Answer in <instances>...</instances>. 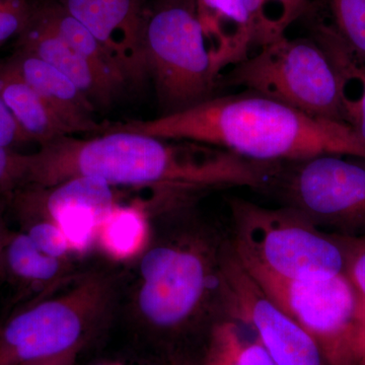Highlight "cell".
Wrapping results in <instances>:
<instances>
[{
  "mask_svg": "<svg viewBox=\"0 0 365 365\" xmlns=\"http://www.w3.org/2000/svg\"><path fill=\"white\" fill-rule=\"evenodd\" d=\"M266 163L230 151L123 130H105L91 139L59 137L26 155L25 186L49 189L86 177L114 186L158 187L177 191L249 187L261 188Z\"/></svg>",
  "mask_w": 365,
  "mask_h": 365,
  "instance_id": "6da1fadb",
  "label": "cell"
},
{
  "mask_svg": "<svg viewBox=\"0 0 365 365\" xmlns=\"http://www.w3.org/2000/svg\"><path fill=\"white\" fill-rule=\"evenodd\" d=\"M107 130L203 144L257 163H292L331 153L365 158L364 141L348 125L309 116L249 91Z\"/></svg>",
  "mask_w": 365,
  "mask_h": 365,
  "instance_id": "7a4b0ae2",
  "label": "cell"
},
{
  "mask_svg": "<svg viewBox=\"0 0 365 365\" xmlns=\"http://www.w3.org/2000/svg\"><path fill=\"white\" fill-rule=\"evenodd\" d=\"M230 237L216 230H190L160 240L139 265L136 306L157 330L175 332L204 314L227 317L222 259Z\"/></svg>",
  "mask_w": 365,
  "mask_h": 365,
  "instance_id": "3957f363",
  "label": "cell"
},
{
  "mask_svg": "<svg viewBox=\"0 0 365 365\" xmlns=\"http://www.w3.org/2000/svg\"><path fill=\"white\" fill-rule=\"evenodd\" d=\"M230 244L247 270L285 280L345 273L341 235L317 227L294 209L267 208L245 199L230 201Z\"/></svg>",
  "mask_w": 365,
  "mask_h": 365,
  "instance_id": "277c9868",
  "label": "cell"
},
{
  "mask_svg": "<svg viewBox=\"0 0 365 365\" xmlns=\"http://www.w3.org/2000/svg\"><path fill=\"white\" fill-rule=\"evenodd\" d=\"M112 288L105 276H81L14 314L0 328V365L74 362L104 317Z\"/></svg>",
  "mask_w": 365,
  "mask_h": 365,
  "instance_id": "5b68a950",
  "label": "cell"
},
{
  "mask_svg": "<svg viewBox=\"0 0 365 365\" xmlns=\"http://www.w3.org/2000/svg\"><path fill=\"white\" fill-rule=\"evenodd\" d=\"M143 48L165 114L211 98L218 78L197 16L195 0H155L145 6Z\"/></svg>",
  "mask_w": 365,
  "mask_h": 365,
  "instance_id": "8992f818",
  "label": "cell"
},
{
  "mask_svg": "<svg viewBox=\"0 0 365 365\" xmlns=\"http://www.w3.org/2000/svg\"><path fill=\"white\" fill-rule=\"evenodd\" d=\"M223 81L309 116L345 124L339 79L325 50L314 38L284 36L261 46L256 54L232 67Z\"/></svg>",
  "mask_w": 365,
  "mask_h": 365,
  "instance_id": "52a82bcc",
  "label": "cell"
},
{
  "mask_svg": "<svg viewBox=\"0 0 365 365\" xmlns=\"http://www.w3.org/2000/svg\"><path fill=\"white\" fill-rule=\"evenodd\" d=\"M247 271L313 337L329 365L361 364L365 300L345 273L311 280H285Z\"/></svg>",
  "mask_w": 365,
  "mask_h": 365,
  "instance_id": "ba28073f",
  "label": "cell"
},
{
  "mask_svg": "<svg viewBox=\"0 0 365 365\" xmlns=\"http://www.w3.org/2000/svg\"><path fill=\"white\" fill-rule=\"evenodd\" d=\"M284 163L271 182L285 206L329 234L365 237V158L331 153Z\"/></svg>",
  "mask_w": 365,
  "mask_h": 365,
  "instance_id": "9c48e42d",
  "label": "cell"
},
{
  "mask_svg": "<svg viewBox=\"0 0 365 365\" xmlns=\"http://www.w3.org/2000/svg\"><path fill=\"white\" fill-rule=\"evenodd\" d=\"M227 317L241 322L276 365H329L316 341L265 294L228 242L222 259Z\"/></svg>",
  "mask_w": 365,
  "mask_h": 365,
  "instance_id": "30bf717a",
  "label": "cell"
},
{
  "mask_svg": "<svg viewBox=\"0 0 365 365\" xmlns=\"http://www.w3.org/2000/svg\"><path fill=\"white\" fill-rule=\"evenodd\" d=\"M19 210H42L56 223L74 251H83L116 207L112 187L93 178L79 177L49 189L21 187L14 192Z\"/></svg>",
  "mask_w": 365,
  "mask_h": 365,
  "instance_id": "8fae6325",
  "label": "cell"
},
{
  "mask_svg": "<svg viewBox=\"0 0 365 365\" xmlns=\"http://www.w3.org/2000/svg\"><path fill=\"white\" fill-rule=\"evenodd\" d=\"M105 48L127 85L148 76L143 48L146 0H59Z\"/></svg>",
  "mask_w": 365,
  "mask_h": 365,
  "instance_id": "7c38bea8",
  "label": "cell"
},
{
  "mask_svg": "<svg viewBox=\"0 0 365 365\" xmlns=\"http://www.w3.org/2000/svg\"><path fill=\"white\" fill-rule=\"evenodd\" d=\"M16 49L44 60L71 79L93 106L112 104L122 88L105 78L93 66L53 32L31 6L25 28L16 38Z\"/></svg>",
  "mask_w": 365,
  "mask_h": 365,
  "instance_id": "4fadbf2b",
  "label": "cell"
},
{
  "mask_svg": "<svg viewBox=\"0 0 365 365\" xmlns=\"http://www.w3.org/2000/svg\"><path fill=\"white\" fill-rule=\"evenodd\" d=\"M6 60L39 93L71 134L104 130V127L93 119L95 106L61 72L23 50L16 49Z\"/></svg>",
  "mask_w": 365,
  "mask_h": 365,
  "instance_id": "5bb4252c",
  "label": "cell"
},
{
  "mask_svg": "<svg viewBox=\"0 0 365 365\" xmlns=\"http://www.w3.org/2000/svg\"><path fill=\"white\" fill-rule=\"evenodd\" d=\"M197 16L218 79L223 69L250 56L254 32L245 0H195Z\"/></svg>",
  "mask_w": 365,
  "mask_h": 365,
  "instance_id": "9a60e30c",
  "label": "cell"
},
{
  "mask_svg": "<svg viewBox=\"0 0 365 365\" xmlns=\"http://www.w3.org/2000/svg\"><path fill=\"white\" fill-rule=\"evenodd\" d=\"M0 96L31 141L42 145L59 137L71 135L39 93L6 60L0 61Z\"/></svg>",
  "mask_w": 365,
  "mask_h": 365,
  "instance_id": "2e32d148",
  "label": "cell"
},
{
  "mask_svg": "<svg viewBox=\"0 0 365 365\" xmlns=\"http://www.w3.org/2000/svg\"><path fill=\"white\" fill-rule=\"evenodd\" d=\"M314 39L325 50L339 79L345 124L365 143V58L325 24H317Z\"/></svg>",
  "mask_w": 365,
  "mask_h": 365,
  "instance_id": "e0dca14e",
  "label": "cell"
},
{
  "mask_svg": "<svg viewBox=\"0 0 365 365\" xmlns=\"http://www.w3.org/2000/svg\"><path fill=\"white\" fill-rule=\"evenodd\" d=\"M32 9L53 32L86 59L101 76L121 88L128 86L105 48L81 21L69 14L59 0L32 1Z\"/></svg>",
  "mask_w": 365,
  "mask_h": 365,
  "instance_id": "ac0fdd59",
  "label": "cell"
},
{
  "mask_svg": "<svg viewBox=\"0 0 365 365\" xmlns=\"http://www.w3.org/2000/svg\"><path fill=\"white\" fill-rule=\"evenodd\" d=\"M64 267V261L43 253L25 232L9 235L0 252V268L21 284H58Z\"/></svg>",
  "mask_w": 365,
  "mask_h": 365,
  "instance_id": "d6986e66",
  "label": "cell"
},
{
  "mask_svg": "<svg viewBox=\"0 0 365 365\" xmlns=\"http://www.w3.org/2000/svg\"><path fill=\"white\" fill-rule=\"evenodd\" d=\"M246 330L244 324L228 317L216 322L200 365H276L254 333L250 337Z\"/></svg>",
  "mask_w": 365,
  "mask_h": 365,
  "instance_id": "ffe728a7",
  "label": "cell"
},
{
  "mask_svg": "<svg viewBox=\"0 0 365 365\" xmlns=\"http://www.w3.org/2000/svg\"><path fill=\"white\" fill-rule=\"evenodd\" d=\"M98 235L108 253L119 259L129 258L145 244V218L137 209L116 206L101 225Z\"/></svg>",
  "mask_w": 365,
  "mask_h": 365,
  "instance_id": "44dd1931",
  "label": "cell"
},
{
  "mask_svg": "<svg viewBox=\"0 0 365 365\" xmlns=\"http://www.w3.org/2000/svg\"><path fill=\"white\" fill-rule=\"evenodd\" d=\"M254 32V45L284 37L288 26L307 9L304 0H245Z\"/></svg>",
  "mask_w": 365,
  "mask_h": 365,
  "instance_id": "7402d4cb",
  "label": "cell"
},
{
  "mask_svg": "<svg viewBox=\"0 0 365 365\" xmlns=\"http://www.w3.org/2000/svg\"><path fill=\"white\" fill-rule=\"evenodd\" d=\"M330 16L325 24L350 49L365 58V0H324Z\"/></svg>",
  "mask_w": 365,
  "mask_h": 365,
  "instance_id": "603a6c76",
  "label": "cell"
},
{
  "mask_svg": "<svg viewBox=\"0 0 365 365\" xmlns=\"http://www.w3.org/2000/svg\"><path fill=\"white\" fill-rule=\"evenodd\" d=\"M25 232L40 251L52 258L64 261L69 252L72 251L63 232L56 223L48 218L29 222Z\"/></svg>",
  "mask_w": 365,
  "mask_h": 365,
  "instance_id": "cb8c5ba5",
  "label": "cell"
},
{
  "mask_svg": "<svg viewBox=\"0 0 365 365\" xmlns=\"http://www.w3.org/2000/svg\"><path fill=\"white\" fill-rule=\"evenodd\" d=\"M31 0H0V46L18 38L30 16Z\"/></svg>",
  "mask_w": 365,
  "mask_h": 365,
  "instance_id": "d4e9b609",
  "label": "cell"
},
{
  "mask_svg": "<svg viewBox=\"0 0 365 365\" xmlns=\"http://www.w3.org/2000/svg\"><path fill=\"white\" fill-rule=\"evenodd\" d=\"M26 155L0 146V193L11 194L25 185Z\"/></svg>",
  "mask_w": 365,
  "mask_h": 365,
  "instance_id": "484cf974",
  "label": "cell"
},
{
  "mask_svg": "<svg viewBox=\"0 0 365 365\" xmlns=\"http://www.w3.org/2000/svg\"><path fill=\"white\" fill-rule=\"evenodd\" d=\"M345 244V274L365 300V237H343Z\"/></svg>",
  "mask_w": 365,
  "mask_h": 365,
  "instance_id": "4316f807",
  "label": "cell"
},
{
  "mask_svg": "<svg viewBox=\"0 0 365 365\" xmlns=\"http://www.w3.org/2000/svg\"><path fill=\"white\" fill-rule=\"evenodd\" d=\"M26 143H31L30 138L16 123L0 96V146L11 148L16 144Z\"/></svg>",
  "mask_w": 365,
  "mask_h": 365,
  "instance_id": "83f0119b",
  "label": "cell"
},
{
  "mask_svg": "<svg viewBox=\"0 0 365 365\" xmlns=\"http://www.w3.org/2000/svg\"><path fill=\"white\" fill-rule=\"evenodd\" d=\"M9 234L6 232H0V252H1L2 247H4V242H6V237H9Z\"/></svg>",
  "mask_w": 365,
  "mask_h": 365,
  "instance_id": "f1b7e54d",
  "label": "cell"
},
{
  "mask_svg": "<svg viewBox=\"0 0 365 365\" xmlns=\"http://www.w3.org/2000/svg\"><path fill=\"white\" fill-rule=\"evenodd\" d=\"M95 365H120V364H113V362H98V364H96Z\"/></svg>",
  "mask_w": 365,
  "mask_h": 365,
  "instance_id": "f546056e",
  "label": "cell"
},
{
  "mask_svg": "<svg viewBox=\"0 0 365 365\" xmlns=\"http://www.w3.org/2000/svg\"><path fill=\"white\" fill-rule=\"evenodd\" d=\"M306 2L307 7H309V4H311L312 0H304Z\"/></svg>",
  "mask_w": 365,
  "mask_h": 365,
  "instance_id": "4dcf8cb0",
  "label": "cell"
},
{
  "mask_svg": "<svg viewBox=\"0 0 365 365\" xmlns=\"http://www.w3.org/2000/svg\"><path fill=\"white\" fill-rule=\"evenodd\" d=\"M38 365H66V364H38Z\"/></svg>",
  "mask_w": 365,
  "mask_h": 365,
  "instance_id": "1f68e13d",
  "label": "cell"
},
{
  "mask_svg": "<svg viewBox=\"0 0 365 365\" xmlns=\"http://www.w3.org/2000/svg\"><path fill=\"white\" fill-rule=\"evenodd\" d=\"M360 365H365V354H364V360H362L361 364H360Z\"/></svg>",
  "mask_w": 365,
  "mask_h": 365,
  "instance_id": "d6a6232c",
  "label": "cell"
}]
</instances>
